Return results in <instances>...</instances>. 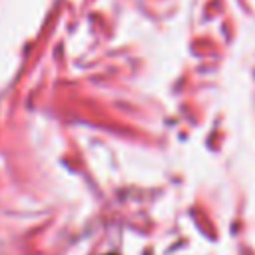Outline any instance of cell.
<instances>
[{"label":"cell","instance_id":"cell-1","mask_svg":"<svg viewBox=\"0 0 255 255\" xmlns=\"http://www.w3.org/2000/svg\"><path fill=\"white\" fill-rule=\"evenodd\" d=\"M106 255H118V253H106Z\"/></svg>","mask_w":255,"mask_h":255}]
</instances>
